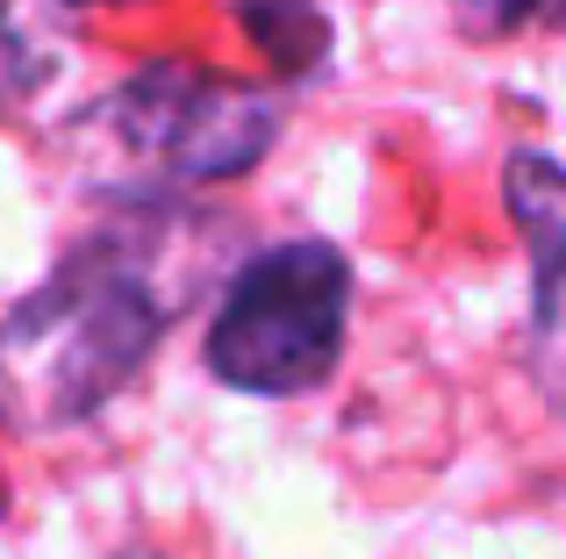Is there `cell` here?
Wrapping results in <instances>:
<instances>
[{
	"label": "cell",
	"instance_id": "obj_1",
	"mask_svg": "<svg viewBox=\"0 0 566 559\" xmlns=\"http://www.w3.org/2000/svg\"><path fill=\"white\" fill-rule=\"evenodd\" d=\"M208 215L172 201H129L115 230H94L36 294L0 316V431H80L151 366L166 323L193 302L180 238Z\"/></svg>",
	"mask_w": 566,
	"mask_h": 559
},
{
	"label": "cell",
	"instance_id": "obj_2",
	"mask_svg": "<svg viewBox=\"0 0 566 559\" xmlns=\"http://www.w3.org/2000/svg\"><path fill=\"white\" fill-rule=\"evenodd\" d=\"M273 137H280V108L265 86L158 57V65L129 72L123 86H108L72 123L65 151L80 166V180L101 187V194L158 201L251 172L273 151Z\"/></svg>",
	"mask_w": 566,
	"mask_h": 559
},
{
	"label": "cell",
	"instance_id": "obj_3",
	"mask_svg": "<svg viewBox=\"0 0 566 559\" xmlns=\"http://www.w3.org/2000/svg\"><path fill=\"white\" fill-rule=\"evenodd\" d=\"M352 266L331 238H287L244 259L208 316L201 359L237 394H308L345 359Z\"/></svg>",
	"mask_w": 566,
	"mask_h": 559
},
{
	"label": "cell",
	"instance_id": "obj_4",
	"mask_svg": "<svg viewBox=\"0 0 566 559\" xmlns=\"http://www.w3.org/2000/svg\"><path fill=\"white\" fill-rule=\"evenodd\" d=\"M502 194L531 252V380L545 409L566 416V166L545 151H510Z\"/></svg>",
	"mask_w": 566,
	"mask_h": 559
},
{
	"label": "cell",
	"instance_id": "obj_5",
	"mask_svg": "<svg viewBox=\"0 0 566 559\" xmlns=\"http://www.w3.org/2000/svg\"><path fill=\"white\" fill-rule=\"evenodd\" d=\"M230 8L280 72H316L323 51H331V14H323V0H230Z\"/></svg>",
	"mask_w": 566,
	"mask_h": 559
},
{
	"label": "cell",
	"instance_id": "obj_6",
	"mask_svg": "<svg viewBox=\"0 0 566 559\" xmlns=\"http://www.w3.org/2000/svg\"><path fill=\"white\" fill-rule=\"evenodd\" d=\"M459 29L473 43H510L531 29H566V0H459Z\"/></svg>",
	"mask_w": 566,
	"mask_h": 559
},
{
	"label": "cell",
	"instance_id": "obj_7",
	"mask_svg": "<svg viewBox=\"0 0 566 559\" xmlns=\"http://www.w3.org/2000/svg\"><path fill=\"white\" fill-rule=\"evenodd\" d=\"M51 80V57L29 43V29L14 22V0H0V108H22L36 86Z\"/></svg>",
	"mask_w": 566,
	"mask_h": 559
},
{
	"label": "cell",
	"instance_id": "obj_8",
	"mask_svg": "<svg viewBox=\"0 0 566 559\" xmlns=\"http://www.w3.org/2000/svg\"><path fill=\"white\" fill-rule=\"evenodd\" d=\"M72 8H94V0H72Z\"/></svg>",
	"mask_w": 566,
	"mask_h": 559
}]
</instances>
